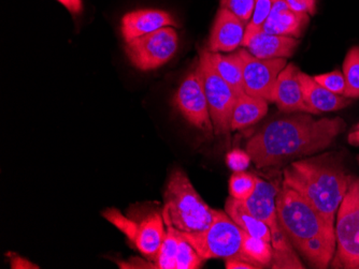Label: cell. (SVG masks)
Returning a JSON list of instances; mask_svg holds the SVG:
<instances>
[{
    "mask_svg": "<svg viewBox=\"0 0 359 269\" xmlns=\"http://www.w3.org/2000/svg\"><path fill=\"white\" fill-rule=\"evenodd\" d=\"M346 128L340 117L288 116L265 124L250 138L247 152L258 168H274L327 150Z\"/></svg>",
    "mask_w": 359,
    "mask_h": 269,
    "instance_id": "1",
    "label": "cell"
},
{
    "mask_svg": "<svg viewBox=\"0 0 359 269\" xmlns=\"http://www.w3.org/2000/svg\"><path fill=\"white\" fill-rule=\"evenodd\" d=\"M276 212L282 231L309 266L328 268L336 252L334 226L283 182L276 196Z\"/></svg>",
    "mask_w": 359,
    "mask_h": 269,
    "instance_id": "2",
    "label": "cell"
},
{
    "mask_svg": "<svg viewBox=\"0 0 359 269\" xmlns=\"http://www.w3.org/2000/svg\"><path fill=\"white\" fill-rule=\"evenodd\" d=\"M351 177L341 154L334 152L296 160L283 170V184L304 196L332 226Z\"/></svg>",
    "mask_w": 359,
    "mask_h": 269,
    "instance_id": "3",
    "label": "cell"
},
{
    "mask_svg": "<svg viewBox=\"0 0 359 269\" xmlns=\"http://www.w3.org/2000/svg\"><path fill=\"white\" fill-rule=\"evenodd\" d=\"M161 210L165 222L182 233L205 231L215 219V210L203 200L194 188L184 170L171 173L164 194Z\"/></svg>",
    "mask_w": 359,
    "mask_h": 269,
    "instance_id": "4",
    "label": "cell"
},
{
    "mask_svg": "<svg viewBox=\"0 0 359 269\" xmlns=\"http://www.w3.org/2000/svg\"><path fill=\"white\" fill-rule=\"evenodd\" d=\"M181 233L203 260L239 259L245 261L242 253L243 230L233 222L227 212L215 210L212 224L198 233Z\"/></svg>",
    "mask_w": 359,
    "mask_h": 269,
    "instance_id": "5",
    "label": "cell"
},
{
    "mask_svg": "<svg viewBox=\"0 0 359 269\" xmlns=\"http://www.w3.org/2000/svg\"><path fill=\"white\" fill-rule=\"evenodd\" d=\"M336 252L330 266L359 269V178L352 175L348 191L337 212Z\"/></svg>",
    "mask_w": 359,
    "mask_h": 269,
    "instance_id": "6",
    "label": "cell"
},
{
    "mask_svg": "<svg viewBox=\"0 0 359 269\" xmlns=\"http://www.w3.org/2000/svg\"><path fill=\"white\" fill-rule=\"evenodd\" d=\"M102 216L118 228L143 256L155 262L167 234L163 212L152 210L135 219L125 216L116 208H108Z\"/></svg>",
    "mask_w": 359,
    "mask_h": 269,
    "instance_id": "7",
    "label": "cell"
},
{
    "mask_svg": "<svg viewBox=\"0 0 359 269\" xmlns=\"http://www.w3.org/2000/svg\"><path fill=\"white\" fill-rule=\"evenodd\" d=\"M198 65L203 73L205 97L215 133L227 134L231 131V114L237 94L212 66L207 50L201 52Z\"/></svg>",
    "mask_w": 359,
    "mask_h": 269,
    "instance_id": "8",
    "label": "cell"
},
{
    "mask_svg": "<svg viewBox=\"0 0 359 269\" xmlns=\"http://www.w3.org/2000/svg\"><path fill=\"white\" fill-rule=\"evenodd\" d=\"M177 31L173 27H164L128 42L126 54L135 67L150 71L167 64L177 53Z\"/></svg>",
    "mask_w": 359,
    "mask_h": 269,
    "instance_id": "9",
    "label": "cell"
},
{
    "mask_svg": "<svg viewBox=\"0 0 359 269\" xmlns=\"http://www.w3.org/2000/svg\"><path fill=\"white\" fill-rule=\"evenodd\" d=\"M172 103L191 126L205 134L215 132L199 65L183 78L173 96Z\"/></svg>",
    "mask_w": 359,
    "mask_h": 269,
    "instance_id": "10",
    "label": "cell"
},
{
    "mask_svg": "<svg viewBox=\"0 0 359 269\" xmlns=\"http://www.w3.org/2000/svg\"><path fill=\"white\" fill-rule=\"evenodd\" d=\"M240 53L243 59L244 92L273 102L274 86L278 76L287 65L286 58L259 59L248 50H240Z\"/></svg>",
    "mask_w": 359,
    "mask_h": 269,
    "instance_id": "11",
    "label": "cell"
},
{
    "mask_svg": "<svg viewBox=\"0 0 359 269\" xmlns=\"http://www.w3.org/2000/svg\"><path fill=\"white\" fill-rule=\"evenodd\" d=\"M175 17L164 10L142 9L125 14L121 31L126 43L164 27H177Z\"/></svg>",
    "mask_w": 359,
    "mask_h": 269,
    "instance_id": "12",
    "label": "cell"
},
{
    "mask_svg": "<svg viewBox=\"0 0 359 269\" xmlns=\"http://www.w3.org/2000/svg\"><path fill=\"white\" fill-rule=\"evenodd\" d=\"M244 33L245 24L231 11L221 8L211 30L208 51L212 53H231L241 45Z\"/></svg>",
    "mask_w": 359,
    "mask_h": 269,
    "instance_id": "13",
    "label": "cell"
},
{
    "mask_svg": "<svg viewBox=\"0 0 359 269\" xmlns=\"http://www.w3.org/2000/svg\"><path fill=\"white\" fill-rule=\"evenodd\" d=\"M300 70L294 64H288L278 76L274 86L273 102L285 113L302 112L310 114L302 94L299 80Z\"/></svg>",
    "mask_w": 359,
    "mask_h": 269,
    "instance_id": "14",
    "label": "cell"
},
{
    "mask_svg": "<svg viewBox=\"0 0 359 269\" xmlns=\"http://www.w3.org/2000/svg\"><path fill=\"white\" fill-rule=\"evenodd\" d=\"M279 191L273 184L257 177L255 191L251 198L243 202L244 206L254 217L267 224L271 231V236L281 231L276 212V196Z\"/></svg>",
    "mask_w": 359,
    "mask_h": 269,
    "instance_id": "15",
    "label": "cell"
},
{
    "mask_svg": "<svg viewBox=\"0 0 359 269\" xmlns=\"http://www.w3.org/2000/svg\"><path fill=\"white\" fill-rule=\"evenodd\" d=\"M309 23V14L292 11L285 0H272V9L263 30L270 35L298 38Z\"/></svg>",
    "mask_w": 359,
    "mask_h": 269,
    "instance_id": "16",
    "label": "cell"
},
{
    "mask_svg": "<svg viewBox=\"0 0 359 269\" xmlns=\"http://www.w3.org/2000/svg\"><path fill=\"white\" fill-rule=\"evenodd\" d=\"M299 80L304 100L310 110V114L320 115L322 113L342 110L351 104V99L334 94L318 84L314 78L304 72H299Z\"/></svg>",
    "mask_w": 359,
    "mask_h": 269,
    "instance_id": "17",
    "label": "cell"
},
{
    "mask_svg": "<svg viewBox=\"0 0 359 269\" xmlns=\"http://www.w3.org/2000/svg\"><path fill=\"white\" fill-rule=\"evenodd\" d=\"M298 40L285 36L270 35L262 30L244 45L248 51L259 59L287 58L297 49Z\"/></svg>",
    "mask_w": 359,
    "mask_h": 269,
    "instance_id": "18",
    "label": "cell"
},
{
    "mask_svg": "<svg viewBox=\"0 0 359 269\" xmlns=\"http://www.w3.org/2000/svg\"><path fill=\"white\" fill-rule=\"evenodd\" d=\"M268 112V101L244 94L238 96L231 114V131L242 130L259 122Z\"/></svg>",
    "mask_w": 359,
    "mask_h": 269,
    "instance_id": "19",
    "label": "cell"
},
{
    "mask_svg": "<svg viewBox=\"0 0 359 269\" xmlns=\"http://www.w3.org/2000/svg\"><path fill=\"white\" fill-rule=\"evenodd\" d=\"M207 55L217 73L235 90L237 96L244 94L243 59L240 51L224 55L207 50Z\"/></svg>",
    "mask_w": 359,
    "mask_h": 269,
    "instance_id": "20",
    "label": "cell"
},
{
    "mask_svg": "<svg viewBox=\"0 0 359 269\" xmlns=\"http://www.w3.org/2000/svg\"><path fill=\"white\" fill-rule=\"evenodd\" d=\"M225 212L244 232L251 236L271 242V231L267 224L254 217L244 206L242 201L233 198H228L226 201Z\"/></svg>",
    "mask_w": 359,
    "mask_h": 269,
    "instance_id": "21",
    "label": "cell"
},
{
    "mask_svg": "<svg viewBox=\"0 0 359 269\" xmlns=\"http://www.w3.org/2000/svg\"><path fill=\"white\" fill-rule=\"evenodd\" d=\"M271 245L273 248V256H272L271 265L270 267L273 269H304L306 268L299 256H297V251L292 246L288 237L283 231L272 235Z\"/></svg>",
    "mask_w": 359,
    "mask_h": 269,
    "instance_id": "22",
    "label": "cell"
},
{
    "mask_svg": "<svg viewBox=\"0 0 359 269\" xmlns=\"http://www.w3.org/2000/svg\"><path fill=\"white\" fill-rule=\"evenodd\" d=\"M242 253L248 262L253 264L256 268L262 269L271 265L273 248L271 242L251 236L243 231Z\"/></svg>",
    "mask_w": 359,
    "mask_h": 269,
    "instance_id": "23",
    "label": "cell"
},
{
    "mask_svg": "<svg viewBox=\"0 0 359 269\" xmlns=\"http://www.w3.org/2000/svg\"><path fill=\"white\" fill-rule=\"evenodd\" d=\"M166 237L154 262L155 268L157 269H175V261H177L181 234L171 224H166Z\"/></svg>",
    "mask_w": 359,
    "mask_h": 269,
    "instance_id": "24",
    "label": "cell"
},
{
    "mask_svg": "<svg viewBox=\"0 0 359 269\" xmlns=\"http://www.w3.org/2000/svg\"><path fill=\"white\" fill-rule=\"evenodd\" d=\"M344 78H346V92L344 97L348 99L359 98V46H353L346 54L344 62Z\"/></svg>",
    "mask_w": 359,
    "mask_h": 269,
    "instance_id": "25",
    "label": "cell"
},
{
    "mask_svg": "<svg viewBox=\"0 0 359 269\" xmlns=\"http://www.w3.org/2000/svg\"><path fill=\"white\" fill-rule=\"evenodd\" d=\"M257 177L249 173L235 172L229 180V194L231 198L238 201H247L255 191Z\"/></svg>",
    "mask_w": 359,
    "mask_h": 269,
    "instance_id": "26",
    "label": "cell"
},
{
    "mask_svg": "<svg viewBox=\"0 0 359 269\" xmlns=\"http://www.w3.org/2000/svg\"><path fill=\"white\" fill-rule=\"evenodd\" d=\"M272 9V0H255V8H254L253 15L250 20L248 25L245 26V33H244L242 46L245 45L256 34L260 33L263 30L264 25L269 17Z\"/></svg>",
    "mask_w": 359,
    "mask_h": 269,
    "instance_id": "27",
    "label": "cell"
},
{
    "mask_svg": "<svg viewBox=\"0 0 359 269\" xmlns=\"http://www.w3.org/2000/svg\"><path fill=\"white\" fill-rule=\"evenodd\" d=\"M203 262L205 260L196 252L193 246L181 235L177 261H175V269H198L203 266Z\"/></svg>",
    "mask_w": 359,
    "mask_h": 269,
    "instance_id": "28",
    "label": "cell"
},
{
    "mask_svg": "<svg viewBox=\"0 0 359 269\" xmlns=\"http://www.w3.org/2000/svg\"><path fill=\"white\" fill-rule=\"evenodd\" d=\"M221 8L231 11L248 25L255 8V0H221Z\"/></svg>",
    "mask_w": 359,
    "mask_h": 269,
    "instance_id": "29",
    "label": "cell"
},
{
    "mask_svg": "<svg viewBox=\"0 0 359 269\" xmlns=\"http://www.w3.org/2000/svg\"><path fill=\"white\" fill-rule=\"evenodd\" d=\"M314 80L320 85L324 86L325 88H327L328 90L334 92V94L344 96L346 84L344 72L334 70V71L330 72V73L314 76Z\"/></svg>",
    "mask_w": 359,
    "mask_h": 269,
    "instance_id": "30",
    "label": "cell"
},
{
    "mask_svg": "<svg viewBox=\"0 0 359 269\" xmlns=\"http://www.w3.org/2000/svg\"><path fill=\"white\" fill-rule=\"evenodd\" d=\"M252 159L247 152L241 150H233L229 152L226 158L228 168L233 172H244L250 166Z\"/></svg>",
    "mask_w": 359,
    "mask_h": 269,
    "instance_id": "31",
    "label": "cell"
},
{
    "mask_svg": "<svg viewBox=\"0 0 359 269\" xmlns=\"http://www.w3.org/2000/svg\"><path fill=\"white\" fill-rule=\"evenodd\" d=\"M285 3L292 11L298 13H306L309 15L316 14V0H285Z\"/></svg>",
    "mask_w": 359,
    "mask_h": 269,
    "instance_id": "32",
    "label": "cell"
},
{
    "mask_svg": "<svg viewBox=\"0 0 359 269\" xmlns=\"http://www.w3.org/2000/svg\"><path fill=\"white\" fill-rule=\"evenodd\" d=\"M10 259V266L12 269H38L40 268L38 265L28 261L27 259L21 258L15 253H9L8 254Z\"/></svg>",
    "mask_w": 359,
    "mask_h": 269,
    "instance_id": "33",
    "label": "cell"
},
{
    "mask_svg": "<svg viewBox=\"0 0 359 269\" xmlns=\"http://www.w3.org/2000/svg\"><path fill=\"white\" fill-rule=\"evenodd\" d=\"M225 261V266L227 269H257L251 263L239 260V259H227Z\"/></svg>",
    "mask_w": 359,
    "mask_h": 269,
    "instance_id": "34",
    "label": "cell"
},
{
    "mask_svg": "<svg viewBox=\"0 0 359 269\" xmlns=\"http://www.w3.org/2000/svg\"><path fill=\"white\" fill-rule=\"evenodd\" d=\"M57 1H60L64 7L67 8L70 13L74 14V15L81 13L82 9H83L82 0H57Z\"/></svg>",
    "mask_w": 359,
    "mask_h": 269,
    "instance_id": "35",
    "label": "cell"
},
{
    "mask_svg": "<svg viewBox=\"0 0 359 269\" xmlns=\"http://www.w3.org/2000/svg\"><path fill=\"white\" fill-rule=\"evenodd\" d=\"M348 142L351 145L359 147V122L353 128L352 131L348 133Z\"/></svg>",
    "mask_w": 359,
    "mask_h": 269,
    "instance_id": "36",
    "label": "cell"
},
{
    "mask_svg": "<svg viewBox=\"0 0 359 269\" xmlns=\"http://www.w3.org/2000/svg\"><path fill=\"white\" fill-rule=\"evenodd\" d=\"M358 162H359V156H358Z\"/></svg>",
    "mask_w": 359,
    "mask_h": 269,
    "instance_id": "37",
    "label": "cell"
}]
</instances>
